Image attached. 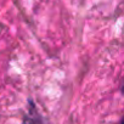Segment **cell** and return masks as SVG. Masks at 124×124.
I'll list each match as a JSON object with an SVG mask.
<instances>
[{
	"label": "cell",
	"mask_w": 124,
	"mask_h": 124,
	"mask_svg": "<svg viewBox=\"0 0 124 124\" xmlns=\"http://www.w3.org/2000/svg\"><path fill=\"white\" fill-rule=\"evenodd\" d=\"M22 124H44L40 113L38 112L37 106L34 105L33 100L28 101V112L23 118Z\"/></svg>",
	"instance_id": "1"
},
{
	"label": "cell",
	"mask_w": 124,
	"mask_h": 124,
	"mask_svg": "<svg viewBox=\"0 0 124 124\" xmlns=\"http://www.w3.org/2000/svg\"><path fill=\"white\" fill-rule=\"evenodd\" d=\"M120 91H122V94L124 95V79H123V83H122V88H120Z\"/></svg>",
	"instance_id": "2"
},
{
	"label": "cell",
	"mask_w": 124,
	"mask_h": 124,
	"mask_svg": "<svg viewBox=\"0 0 124 124\" xmlns=\"http://www.w3.org/2000/svg\"><path fill=\"white\" fill-rule=\"evenodd\" d=\"M119 124H124V117H123V118H122V120H120V122H119Z\"/></svg>",
	"instance_id": "3"
}]
</instances>
